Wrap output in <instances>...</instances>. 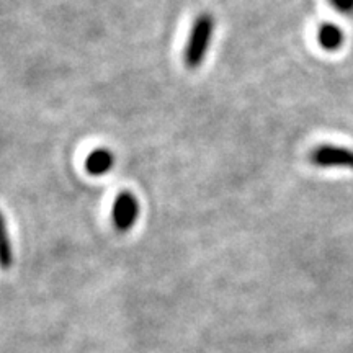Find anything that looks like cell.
<instances>
[{
	"mask_svg": "<svg viewBox=\"0 0 353 353\" xmlns=\"http://www.w3.org/2000/svg\"><path fill=\"white\" fill-rule=\"evenodd\" d=\"M214 26V17L208 12L200 13L193 21L192 32L188 34L187 46L183 51V63L190 70L198 69L205 61L211 41H213Z\"/></svg>",
	"mask_w": 353,
	"mask_h": 353,
	"instance_id": "6da1fadb",
	"label": "cell"
},
{
	"mask_svg": "<svg viewBox=\"0 0 353 353\" xmlns=\"http://www.w3.org/2000/svg\"><path fill=\"white\" fill-rule=\"evenodd\" d=\"M139 218V201L134 193L121 192L118 193L113 201L112 219L117 231L128 232L134 228L136 221Z\"/></svg>",
	"mask_w": 353,
	"mask_h": 353,
	"instance_id": "7a4b0ae2",
	"label": "cell"
},
{
	"mask_svg": "<svg viewBox=\"0 0 353 353\" xmlns=\"http://www.w3.org/2000/svg\"><path fill=\"white\" fill-rule=\"evenodd\" d=\"M311 162L317 167H353V152L334 145H321L311 152Z\"/></svg>",
	"mask_w": 353,
	"mask_h": 353,
	"instance_id": "3957f363",
	"label": "cell"
},
{
	"mask_svg": "<svg viewBox=\"0 0 353 353\" xmlns=\"http://www.w3.org/2000/svg\"><path fill=\"white\" fill-rule=\"evenodd\" d=\"M114 165V156L110 149H95L85 159V170L90 175H107Z\"/></svg>",
	"mask_w": 353,
	"mask_h": 353,
	"instance_id": "277c9868",
	"label": "cell"
},
{
	"mask_svg": "<svg viewBox=\"0 0 353 353\" xmlns=\"http://www.w3.org/2000/svg\"><path fill=\"white\" fill-rule=\"evenodd\" d=\"M317 39H319V44L325 51H337L343 43V33L337 25L324 23L321 25Z\"/></svg>",
	"mask_w": 353,
	"mask_h": 353,
	"instance_id": "5b68a950",
	"label": "cell"
},
{
	"mask_svg": "<svg viewBox=\"0 0 353 353\" xmlns=\"http://www.w3.org/2000/svg\"><path fill=\"white\" fill-rule=\"evenodd\" d=\"M13 259H15V255H13L12 241L10 236H8L7 221L2 211H0V268L8 270L13 265Z\"/></svg>",
	"mask_w": 353,
	"mask_h": 353,
	"instance_id": "8992f818",
	"label": "cell"
},
{
	"mask_svg": "<svg viewBox=\"0 0 353 353\" xmlns=\"http://www.w3.org/2000/svg\"><path fill=\"white\" fill-rule=\"evenodd\" d=\"M330 3H332L334 8H337L341 13H348L353 12V0H330Z\"/></svg>",
	"mask_w": 353,
	"mask_h": 353,
	"instance_id": "52a82bcc",
	"label": "cell"
}]
</instances>
